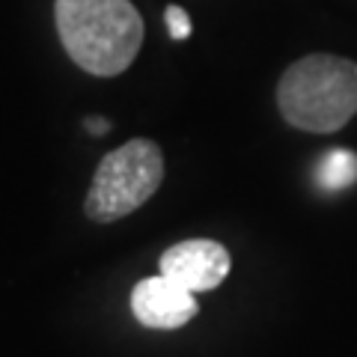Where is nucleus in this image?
Wrapping results in <instances>:
<instances>
[{
	"label": "nucleus",
	"mask_w": 357,
	"mask_h": 357,
	"mask_svg": "<svg viewBox=\"0 0 357 357\" xmlns=\"http://www.w3.org/2000/svg\"><path fill=\"white\" fill-rule=\"evenodd\" d=\"M283 119L307 134H333L357 116V63L337 54H307L277 81Z\"/></svg>",
	"instance_id": "obj_2"
},
{
	"label": "nucleus",
	"mask_w": 357,
	"mask_h": 357,
	"mask_svg": "<svg viewBox=\"0 0 357 357\" xmlns=\"http://www.w3.org/2000/svg\"><path fill=\"white\" fill-rule=\"evenodd\" d=\"M110 128V122L105 116H93V119H86V131L93 134V137H102V134Z\"/></svg>",
	"instance_id": "obj_8"
},
{
	"label": "nucleus",
	"mask_w": 357,
	"mask_h": 357,
	"mask_svg": "<svg viewBox=\"0 0 357 357\" xmlns=\"http://www.w3.org/2000/svg\"><path fill=\"white\" fill-rule=\"evenodd\" d=\"M57 36L77 69L116 77L143 45V18L131 0H57Z\"/></svg>",
	"instance_id": "obj_1"
},
{
	"label": "nucleus",
	"mask_w": 357,
	"mask_h": 357,
	"mask_svg": "<svg viewBox=\"0 0 357 357\" xmlns=\"http://www.w3.org/2000/svg\"><path fill=\"white\" fill-rule=\"evenodd\" d=\"M357 182V155L351 149H333L319 161V185L337 194Z\"/></svg>",
	"instance_id": "obj_6"
},
{
	"label": "nucleus",
	"mask_w": 357,
	"mask_h": 357,
	"mask_svg": "<svg viewBox=\"0 0 357 357\" xmlns=\"http://www.w3.org/2000/svg\"><path fill=\"white\" fill-rule=\"evenodd\" d=\"M197 298L161 271L131 289V312L143 328L152 331H176L185 328L197 316Z\"/></svg>",
	"instance_id": "obj_5"
},
{
	"label": "nucleus",
	"mask_w": 357,
	"mask_h": 357,
	"mask_svg": "<svg viewBox=\"0 0 357 357\" xmlns=\"http://www.w3.org/2000/svg\"><path fill=\"white\" fill-rule=\"evenodd\" d=\"M232 268V256L215 238H188L161 253L158 271L188 292H211Z\"/></svg>",
	"instance_id": "obj_4"
},
{
	"label": "nucleus",
	"mask_w": 357,
	"mask_h": 357,
	"mask_svg": "<svg viewBox=\"0 0 357 357\" xmlns=\"http://www.w3.org/2000/svg\"><path fill=\"white\" fill-rule=\"evenodd\" d=\"M164 21H167V30H170V39L182 42V39L191 36V15H188L182 6H167Z\"/></svg>",
	"instance_id": "obj_7"
},
{
	"label": "nucleus",
	"mask_w": 357,
	"mask_h": 357,
	"mask_svg": "<svg viewBox=\"0 0 357 357\" xmlns=\"http://www.w3.org/2000/svg\"><path fill=\"white\" fill-rule=\"evenodd\" d=\"M164 182V152L155 140L134 137L110 149L93 176L84 211L96 223H114L134 215L158 194Z\"/></svg>",
	"instance_id": "obj_3"
}]
</instances>
